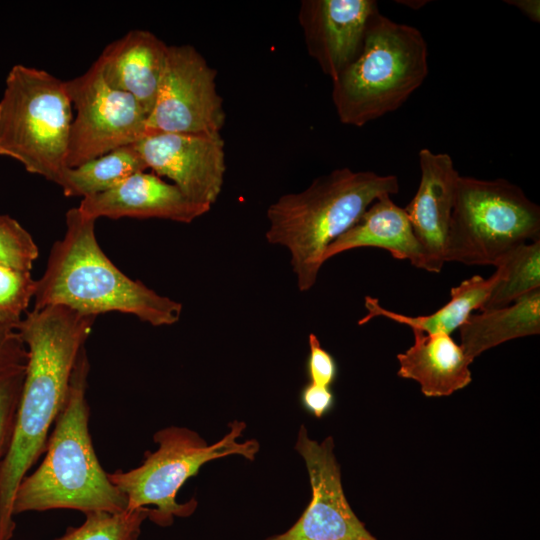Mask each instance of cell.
Listing matches in <instances>:
<instances>
[{
	"label": "cell",
	"instance_id": "26",
	"mask_svg": "<svg viewBox=\"0 0 540 540\" xmlns=\"http://www.w3.org/2000/svg\"><path fill=\"white\" fill-rule=\"evenodd\" d=\"M26 366L0 370V466L14 435Z\"/></svg>",
	"mask_w": 540,
	"mask_h": 540
},
{
	"label": "cell",
	"instance_id": "14",
	"mask_svg": "<svg viewBox=\"0 0 540 540\" xmlns=\"http://www.w3.org/2000/svg\"><path fill=\"white\" fill-rule=\"evenodd\" d=\"M418 157L419 186L404 210L422 250L424 270L439 273L445 263L449 224L460 174L447 153L422 148Z\"/></svg>",
	"mask_w": 540,
	"mask_h": 540
},
{
	"label": "cell",
	"instance_id": "19",
	"mask_svg": "<svg viewBox=\"0 0 540 540\" xmlns=\"http://www.w3.org/2000/svg\"><path fill=\"white\" fill-rule=\"evenodd\" d=\"M460 346L474 360L507 341L540 333V289L510 305L472 314L459 328Z\"/></svg>",
	"mask_w": 540,
	"mask_h": 540
},
{
	"label": "cell",
	"instance_id": "24",
	"mask_svg": "<svg viewBox=\"0 0 540 540\" xmlns=\"http://www.w3.org/2000/svg\"><path fill=\"white\" fill-rule=\"evenodd\" d=\"M36 280L30 271L0 265V326L16 330L34 297Z\"/></svg>",
	"mask_w": 540,
	"mask_h": 540
},
{
	"label": "cell",
	"instance_id": "20",
	"mask_svg": "<svg viewBox=\"0 0 540 540\" xmlns=\"http://www.w3.org/2000/svg\"><path fill=\"white\" fill-rule=\"evenodd\" d=\"M496 275L484 278L474 275L459 285L451 288L450 300L437 311L429 315L408 316L390 311L381 306L378 299L366 296L367 314L358 322L363 325L375 317H384L409 326L426 334H451L459 329L472 315L474 310H482L496 282Z\"/></svg>",
	"mask_w": 540,
	"mask_h": 540
},
{
	"label": "cell",
	"instance_id": "8",
	"mask_svg": "<svg viewBox=\"0 0 540 540\" xmlns=\"http://www.w3.org/2000/svg\"><path fill=\"white\" fill-rule=\"evenodd\" d=\"M540 239V208L506 179L459 176L445 262L493 265L515 247Z\"/></svg>",
	"mask_w": 540,
	"mask_h": 540
},
{
	"label": "cell",
	"instance_id": "13",
	"mask_svg": "<svg viewBox=\"0 0 540 540\" xmlns=\"http://www.w3.org/2000/svg\"><path fill=\"white\" fill-rule=\"evenodd\" d=\"M374 0H303L298 20L308 54L334 81L359 55Z\"/></svg>",
	"mask_w": 540,
	"mask_h": 540
},
{
	"label": "cell",
	"instance_id": "2",
	"mask_svg": "<svg viewBox=\"0 0 540 540\" xmlns=\"http://www.w3.org/2000/svg\"><path fill=\"white\" fill-rule=\"evenodd\" d=\"M95 222L78 207L66 212L65 234L53 244L46 269L36 280L33 309L63 306L95 317L120 312L152 326L178 322L181 303L116 267L98 244Z\"/></svg>",
	"mask_w": 540,
	"mask_h": 540
},
{
	"label": "cell",
	"instance_id": "28",
	"mask_svg": "<svg viewBox=\"0 0 540 540\" xmlns=\"http://www.w3.org/2000/svg\"><path fill=\"white\" fill-rule=\"evenodd\" d=\"M28 351L16 330L0 326V370L26 366Z\"/></svg>",
	"mask_w": 540,
	"mask_h": 540
},
{
	"label": "cell",
	"instance_id": "25",
	"mask_svg": "<svg viewBox=\"0 0 540 540\" xmlns=\"http://www.w3.org/2000/svg\"><path fill=\"white\" fill-rule=\"evenodd\" d=\"M38 255L30 233L17 220L0 215V265L30 271Z\"/></svg>",
	"mask_w": 540,
	"mask_h": 540
},
{
	"label": "cell",
	"instance_id": "31",
	"mask_svg": "<svg viewBox=\"0 0 540 540\" xmlns=\"http://www.w3.org/2000/svg\"><path fill=\"white\" fill-rule=\"evenodd\" d=\"M397 3L401 4V5H405L411 9H420L421 7L425 6L427 3H429V1H426V0H408V1H404V0H400V1H396Z\"/></svg>",
	"mask_w": 540,
	"mask_h": 540
},
{
	"label": "cell",
	"instance_id": "10",
	"mask_svg": "<svg viewBox=\"0 0 540 540\" xmlns=\"http://www.w3.org/2000/svg\"><path fill=\"white\" fill-rule=\"evenodd\" d=\"M225 117L216 70L192 45H168L165 70L146 122L147 135H218Z\"/></svg>",
	"mask_w": 540,
	"mask_h": 540
},
{
	"label": "cell",
	"instance_id": "3",
	"mask_svg": "<svg viewBox=\"0 0 540 540\" xmlns=\"http://www.w3.org/2000/svg\"><path fill=\"white\" fill-rule=\"evenodd\" d=\"M90 363L83 347L77 357L64 405L50 434L39 467L19 484L13 514L72 509L83 514L117 513L127 499L102 468L89 433L86 399Z\"/></svg>",
	"mask_w": 540,
	"mask_h": 540
},
{
	"label": "cell",
	"instance_id": "22",
	"mask_svg": "<svg viewBox=\"0 0 540 540\" xmlns=\"http://www.w3.org/2000/svg\"><path fill=\"white\" fill-rule=\"evenodd\" d=\"M495 267L497 279L482 310L506 307L540 289V239L515 247Z\"/></svg>",
	"mask_w": 540,
	"mask_h": 540
},
{
	"label": "cell",
	"instance_id": "18",
	"mask_svg": "<svg viewBox=\"0 0 540 540\" xmlns=\"http://www.w3.org/2000/svg\"><path fill=\"white\" fill-rule=\"evenodd\" d=\"M362 247L385 249L395 259L408 260L413 266L424 270V256L406 212L390 195L375 200L349 230L328 246L324 262L340 253Z\"/></svg>",
	"mask_w": 540,
	"mask_h": 540
},
{
	"label": "cell",
	"instance_id": "6",
	"mask_svg": "<svg viewBox=\"0 0 540 540\" xmlns=\"http://www.w3.org/2000/svg\"><path fill=\"white\" fill-rule=\"evenodd\" d=\"M71 108L65 81L43 69L14 65L0 99V155L58 185L67 168Z\"/></svg>",
	"mask_w": 540,
	"mask_h": 540
},
{
	"label": "cell",
	"instance_id": "21",
	"mask_svg": "<svg viewBox=\"0 0 540 540\" xmlns=\"http://www.w3.org/2000/svg\"><path fill=\"white\" fill-rule=\"evenodd\" d=\"M148 168L134 146L112 150L102 156L69 168L62 174L59 186L67 197L82 198L104 193Z\"/></svg>",
	"mask_w": 540,
	"mask_h": 540
},
{
	"label": "cell",
	"instance_id": "30",
	"mask_svg": "<svg viewBox=\"0 0 540 540\" xmlns=\"http://www.w3.org/2000/svg\"><path fill=\"white\" fill-rule=\"evenodd\" d=\"M504 2L517 8L531 21L536 23L540 22L539 0H505Z\"/></svg>",
	"mask_w": 540,
	"mask_h": 540
},
{
	"label": "cell",
	"instance_id": "29",
	"mask_svg": "<svg viewBox=\"0 0 540 540\" xmlns=\"http://www.w3.org/2000/svg\"><path fill=\"white\" fill-rule=\"evenodd\" d=\"M301 406L316 418L328 414L335 405V395L331 388L308 382L300 392Z\"/></svg>",
	"mask_w": 540,
	"mask_h": 540
},
{
	"label": "cell",
	"instance_id": "15",
	"mask_svg": "<svg viewBox=\"0 0 540 540\" xmlns=\"http://www.w3.org/2000/svg\"><path fill=\"white\" fill-rule=\"evenodd\" d=\"M78 209L95 220L132 217L191 223L211 207L190 200L177 186L155 173L143 171L104 193L82 198Z\"/></svg>",
	"mask_w": 540,
	"mask_h": 540
},
{
	"label": "cell",
	"instance_id": "7",
	"mask_svg": "<svg viewBox=\"0 0 540 540\" xmlns=\"http://www.w3.org/2000/svg\"><path fill=\"white\" fill-rule=\"evenodd\" d=\"M228 426L229 432L211 445L185 427L161 429L153 437L158 449L146 452L140 466L128 471L115 470L108 473V478L126 497L127 509L149 508L148 519L168 527L175 517H187L195 511V498L181 504L176 501V496L204 464L229 455H240L250 461L255 459L259 443L255 439L238 441L246 424L234 421Z\"/></svg>",
	"mask_w": 540,
	"mask_h": 540
},
{
	"label": "cell",
	"instance_id": "16",
	"mask_svg": "<svg viewBox=\"0 0 540 540\" xmlns=\"http://www.w3.org/2000/svg\"><path fill=\"white\" fill-rule=\"evenodd\" d=\"M168 45L148 30L133 29L108 44L95 61L105 82L133 96L147 118L166 65Z\"/></svg>",
	"mask_w": 540,
	"mask_h": 540
},
{
	"label": "cell",
	"instance_id": "9",
	"mask_svg": "<svg viewBox=\"0 0 540 540\" xmlns=\"http://www.w3.org/2000/svg\"><path fill=\"white\" fill-rule=\"evenodd\" d=\"M76 108L68 141L67 167H77L147 135V114L128 93L110 87L94 62L82 75L65 81Z\"/></svg>",
	"mask_w": 540,
	"mask_h": 540
},
{
	"label": "cell",
	"instance_id": "4",
	"mask_svg": "<svg viewBox=\"0 0 540 540\" xmlns=\"http://www.w3.org/2000/svg\"><path fill=\"white\" fill-rule=\"evenodd\" d=\"M395 175L340 168L316 178L305 190L285 194L267 209L266 240L285 247L300 291L316 283L328 246L384 195L399 192Z\"/></svg>",
	"mask_w": 540,
	"mask_h": 540
},
{
	"label": "cell",
	"instance_id": "5",
	"mask_svg": "<svg viewBox=\"0 0 540 540\" xmlns=\"http://www.w3.org/2000/svg\"><path fill=\"white\" fill-rule=\"evenodd\" d=\"M428 72V47L420 30L377 11L359 55L332 81V102L340 122L362 127L396 111Z\"/></svg>",
	"mask_w": 540,
	"mask_h": 540
},
{
	"label": "cell",
	"instance_id": "11",
	"mask_svg": "<svg viewBox=\"0 0 540 540\" xmlns=\"http://www.w3.org/2000/svg\"><path fill=\"white\" fill-rule=\"evenodd\" d=\"M295 449L305 461L312 498L291 528L265 540H377L345 497L332 437L318 443L302 425Z\"/></svg>",
	"mask_w": 540,
	"mask_h": 540
},
{
	"label": "cell",
	"instance_id": "1",
	"mask_svg": "<svg viewBox=\"0 0 540 540\" xmlns=\"http://www.w3.org/2000/svg\"><path fill=\"white\" fill-rule=\"evenodd\" d=\"M95 319L67 307L47 306L26 312L16 328L28 359L12 443L0 466V540L13 537L16 490L46 450Z\"/></svg>",
	"mask_w": 540,
	"mask_h": 540
},
{
	"label": "cell",
	"instance_id": "23",
	"mask_svg": "<svg viewBox=\"0 0 540 540\" xmlns=\"http://www.w3.org/2000/svg\"><path fill=\"white\" fill-rule=\"evenodd\" d=\"M149 508L126 509L117 513L92 512L78 527H69L55 540H138Z\"/></svg>",
	"mask_w": 540,
	"mask_h": 540
},
{
	"label": "cell",
	"instance_id": "27",
	"mask_svg": "<svg viewBox=\"0 0 540 540\" xmlns=\"http://www.w3.org/2000/svg\"><path fill=\"white\" fill-rule=\"evenodd\" d=\"M308 343L309 354L306 371L309 382L331 388L338 374L335 358L321 346L315 334H309Z\"/></svg>",
	"mask_w": 540,
	"mask_h": 540
},
{
	"label": "cell",
	"instance_id": "12",
	"mask_svg": "<svg viewBox=\"0 0 540 540\" xmlns=\"http://www.w3.org/2000/svg\"><path fill=\"white\" fill-rule=\"evenodd\" d=\"M148 169L170 179L190 200L212 206L225 174L220 134L153 133L134 144Z\"/></svg>",
	"mask_w": 540,
	"mask_h": 540
},
{
	"label": "cell",
	"instance_id": "17",
	"mask_svg": "<svg viewBox=\"0 0 540 540\" xmlns=\"http://www.w3.org/2000/svg\"><path fill=\"white\" fill-rule=\"evenodd\" d=\"M413 345L397 355L398 376L419 383L426 397H445L472 381L469 358L449 334L412 330Z\"/></svg>",
	"mask_w": 540,
	"mask_h": 540
}]
</instances>
